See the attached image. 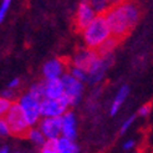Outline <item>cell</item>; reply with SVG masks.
I'll list each match as a JSON object with an SVG mask.
<instances>
[{"label":"cell","mask_w":153,"mask_h":153,"mask_svg":"<svg viewBox=\"0 0 153 153\" xmlns=\"http://www.w3.org/2000/svg\"><path fill=\"white\" fill-rule=\"evenodd\" d=\"M82 40L88 49L97 50L111 36V30L103 16V14H97L90 24L81 30Z\"/></svg>","instance_id":"2"},{"label":"cell","mask_w":153,"mask_h":153,"mask_svg":"<svg viewBox=\"0 0 153 153\" xmlns=\"http://www.w3.org/2000/svg\"><path fill=\"white\" fill-rule=\"evenodd\" d=\"M121 41L117 39V37H114V36H110L108 39H107L100 48H98L96 51L98 53V56H103V55H110V53H113L114 50H116V48L118 46V44Z\"/></svg>","instance_id":"15"},{"label":"cell","mask_w":153,"mask_h":153,"mask_svg":"<svg viewBox=\"0 0 153 153\" xmlns=\"http://www.w3.org/2000/svg\"><path fill=\"white\" fill-rule=\"evenodd\" d=\"M67 102L61 98H44L40 102L41 117H61L68 110Z\"/></svg>","instance_id":"7"},{"label":"cell","mask_w":153,"mask_h":153,"mask_svg":"<svg viewBox=\"0 0 153 153\" xmlns=\"http://www.w3.org/2000/svg\"><path fill=\"white\" fill-rule=\"evenodd\" d=\"M57 153H79L77 151H61V152H57Z\"/></svg>","instance_id":"32"},{"label":"cell","mask_w":153,"mask_h":153,"mask_svg":"<svg viewBox=\"0 0 153 153\" xmlns=\"http://www.w3.org/2000/svg\"><path fill=\"white\" fill-rule=\"evenodd\" d=\"M134 144L136 142L133 140H127L126 142H123V146H122V148H123L125 151H131L134 148Z\"/></svg>","instance_id":"28"},{"label":"cell","mask_w":153,"mask_h":153,"mask_svg":"<svg viewBox=\"0 0 153 153\" xmlns=\"http://www.w3.org/2000/svg\"><path fill=\"white\" fill-rule=\"evenodd\" d=\"M86 1L91 5L96 14H103L110 7L107 0H86Z\"/></svg>","instance_id":"19"},{"label":"cell","mask_w":153,"mask_h":153,"mask_svg":"<svg viewBox=\"0 0 153 153\" xmlns=\"http://www.w3.org/2000/svg\"><path fill=\"white\" fill-rule=\"evenodd\" d=\"M13 103V101L7 100V98L0 96V117H4V114L6 113V111L9 110L10 105Z\"/></svg>","instance_id":"23"},{"label":"cell","mask_w":153,"mask_h":153,"mask_svg":"<svg viewBox=\"0 0 153 153\" xmlns=\"http://www.w3.org/2000/svg\"><path fill=\"white\" fill-rule=\"evenodd\" d=\"M122 1H123V0H107V3H108L110 6L116 5V4H120V3H122Z\"/></svg>","instance_id":"30"},{"label":"cell","mask_w":153,"mask_h":153,"mask_svg":"<svg viewBox=\"0 0 153 153\" xmlns=\"http://www.w3.org/2000/svg\"><path fill=\"white\" fill-rule=\"evenodd\" d=\"M64 94L62 83L60 79L44 81V96L45 98H61Z\"/></svg>","instance_id":"13"},{"label":"cell","mask_w":153,"mask_h":153,"mask_svg":"<svg viewBox=\"0 0 153 153\" xmlns=\"http://www.w3.org/2000/svg\"><path fill=\"white\" fill-rule=\"evenodd\" d=\"M60 80L64 88L62 97L65 98L67 105L76 106L79 102H81V98L83 95V82L75 79L70 72H64Z\"/></svg>","instance_id":"3"},{"label":"cell","mask_w":153,"mask_h":153,"mask_svg":"<svg viewBox=\"0 0 153 153\" xmlns=\"http://www.w3.org/2000/svg\"><path fill=\"white\" fill-rule=\"evenodd\" d=\"M11 3H13V0H1V3H0V24L5 20L7 13H9Z\"/></svg>","instance_id":"22"},{"label":"cell","mask_w":153,"mask_h":153,"mask_svg":"<svg viewBox=\"0 0 153 153\" xmlns=\"http://www.w3.org/2000/svg\"><path fill=\"white\" fill-rule=\"evenodd\" d=\"M25 136L27 137V140L30 142H33L34 144H36V146H41V144L46 141V138L44 137L42 132L37 127H35V126L29 127V129L26 131Z\"/></svg>","instance_id":"16"},{"label":"cell","mask_w":153,"mask_h":153,"mask_svg":"<svg viewBox=\"0 0 153 153\" xmlns=\"http://www.w3.org/2000/svg\"><path fill=\"white\" fill-rule=\"evenodd\" d=\"M40 102L39 100H36L33 96H30L27 92L21 95L18 98V105L20 107V110L24 113V116L27 121L29 126H36L37 122L41 118V112H40Z\"/></svg>","instance_id":"5"},{"label":"cell","mask_w":153,"mask_h":153,"mask_svg":"<svg viewBox=\"0 0 153 153\" xmlns=\"http://www.w3.org/2000/svg\"><path fill=\"white\" fill-rule=\"evenodd\" d=\"M95 10L91 7V5L86 1V0H82V1L79 4L77 9H76L75 13V27L76 30H81L85 29L91 21L94 20V18L96 16Z\"/></svg>","instance_id":"8"},{"label":"cell","mask_w":153,"mask_h":153,"mask_svg":"<svg viewBox=\"0 0 153 153\" xmlns=\"http://www.w3.org/2000/svg\"><path fill=\"white\" fill-rule=\"evenodd\" d=\"M68 72H70L75 79H77L79 81L81 82H86V77H87V72L85 70H82V68L80 67H76V66H71L70 70H68Z\"/></svg>","instance_id":"21"},{"label":"cell","mask_w":153,"mask_h":153,"mask_svg":"<svg viewBox=\"0 0 153 153\" xmlns=\"http://www.w3.org/2000/svg\"><path fill=\"white\" fill-rule=\"evenodd\" d=\"M0 118H1V117H0Z\"/></svg>","instance_id":"33"},{"label":"cell","mask_w":153,"mask_h":153,"mask_svg":"<svg viewBox=\"0 0 153 153\" xmlns=\"http://www.w3.org/2000/svg\"><path fill=\"white\" fill-rule=\"evenodd\" d=\"M27 94L30 96H33L34 98H36V100H44L45 96H44V82H35L33 83L31 86H30Z\"/></svg>","instance_id":"18"},{"label":"cell","mask_w":153,"mask_h":153,"mask_svg":"<svg viewBox=\"0 0 153 153\" xmlns=\"http://www.w3.org/2000/svg\"><path fill=\"white\" fill-rule=\"evenodd\" d=\"M57 143L56 140H46L40 146V153H57Z\"/></svg>","instance_id":"20"},{"label":"cell","mask_w":153,"mask_h":153,"mask_svg":"<svg viewBox=\"0 0 153 153\" xmlns=\"http://www.w3.org/2000/svg\"><path fill=\"white\" fill-rule=\"evenodd\" d=\"M4 120L9 125L10 133L14 136H25L26 131L29 129V123L24 116V113L20 110V107L16 102H13L9 107V110L4 114Z\"/></svg>","instance_id":"4"},{"label":"cell","mask_w":153,"mask_h":153,"mask_svg":"<svg viewBox=\"0 0 153 153\" xmlns=\"http://www.w3.org/2000/svg\"><path fill=\"white\" fill-rule=\"evenodd\" d=\"M19 85H20V79H19V77H14V79L9 82V85H7V87L15 90V88H18V87H19Z\"/></svg>","instance_id":"29"},{"label":"cell","mask_w":153,"mask_h":153,"mask_svg":"<svg viewBox=\"0 0 153 153\" xmlns=\"http://www.w3.org/2000/svg\"><path fill=\"white\" fill-rule=\"evenodd\" d=\"M56 143H57L59 152H61V151H77L79 152V147H77V144L75 143V140L60 136L56 138Z\"/></svg>","instance_id":"17"},{"label":"cell","mask_w":153,"mask_h":153,"mask_svg":"<svg viewBox=\"0 0 153 153\" xmlns=\"http://www.w3.org/2000/svg\"><path fill=\"white\" fill-rule=\"evenodd\" d=\"M0 153H9V148H7V147L0 148Z\"/></svg>","instance_id":"31"},{"label":"cell","mask_w":153,"mask_h":153,"mask_svg":"<svg viewBox=\"0 0 153 153\" xmlns=\"http://www.w3.org/2000/svg\"><path fill=\"white\" fill-rule=\"evenodd\" d=\"M37 128L42 132L46 140H56L61 136L60 117H41L37 122Z\"/></svg>","instance_id":"9"},{"label":"cell","mask_w":153,"mask_h":153,"mask_svg":"<svg viewBox=\"0 0 153 153\" xmlns=\"http://www.w3.org/2000/svg\"><path fill=\"white\" fill-rule=\"evenodd\" d=\"M60 122H61V136L75 140L76 136H77V118H76V114L67 110L60 117Z\"/></svg>","instance_id":"12"},{"label":"cell","mask_w":153,"mask_h":153,"mask_svg":"<svg viewBox=\"0 0 153 153\" xmlns=\"http://www.w3.org/2000/svg\"><path fill=\"white\" fill-rule=\"evenodd\" d=\"M129 95V87L127 85H123L121 86L118 92L116 94V96H114L113 101L111 103V107H110V114L111 116H116L117 112L121 110L122 105H123V102L126 101V98L128 97Z\"/></svg>","instance_id":"14"},{"label":"cell","mask_w":153,"mask_h":153,"mask_svg":"<svg viewBox=\"0 0 153 153\" xmlns=\"http://www.w3.org/2000/svg\"><path fill=\"white\" fill-rule=\"evenodd\" d=\"M151 111H152V105L151 103H146V105H143L140 107V110H138V116L141 117H147L151 114Z\"/></svg>","instance_id":"26"},{"label":"cell","mask_w":153,"mask_h":153,"mask_svg":"<svg viewBox=\"0 0 153 153\" xmlns=\"http://www.w3.org/2000/svg\"><path fill=\"white\" fill-rule=\"evenodd\" d=\"M10 128L9 125L6 123V121L4 120V117L0 118V137H7L10 136Z\"/></svg>","instance_id":"25"},{"label":"cell","mask_w":153,"mask_h":153,"mask_svg":"<svg viewBox=\"0 0 153 153\" xmlns=\"http://www.w3.org/2000/svg\"><path fill=\"white\" fill-rule=\"evenodd\" d=\"M134 120H136V116H129L128 118H126L123 122H122L121 128H120V132H121V133H126L128 129L131 128V126L133 125Z\"/></svg>","instance_id":"24"},{"label":"cell","mask_w":153,"mask_h":153,"mask_svg":"<svg viewBox=\"0 0 153 153\" xmlns=\"http://www.w3.org/2000/svg\"><path fill=\"white\" fill-rule=\"evenodd\" d=\"M98 57V53L94 49H88V48H82L80 50L76 51V53L72 56L71 60V66L80 67L82 70L87 71L90 66L94 64V61Z\"/></svg>","instance_id":"10"},{"label":"cell","mask_w":153,"mask_h":153,"mask_svg":"<svg viewBox=\"0 0 153 153\" xmlns=\"http://www.w3.org/2000/svg\"><path fill=\"white\" fill-rule=\"evenodd\" d=\"M108 24L111 35L121 41L131 34L141 19V9L133 0H123L122 3L112 5L103 13Z\"/></svg>","instance_id":"1"},{"label":"cell","mask_w":153,"mask_h":153,"mask_svg":"<svg viewBox=\"0 0 153 153\" xmlns=\"http://www.w3.org/2000/svg\"><path fill=\"white\" fill-rule=\"evenodd\" d=\"M64 72H66V64L61 59H51L42 66V75L45 80L60 79Z\"/></svg>","instance_id":"11"},{"label":"cell","mask_w":153,"mask_h":153,"mask_svg":"<svg viewBox=\"0 0 153 153\" xmlns=\"http://www.w3.org/2000/svg\"><path fill=\"white\" fill-rule=\"evenodd\" d=\"M0 96H3V97H5V98H7V100L13 101V98L15 97V90L7 87L6 90H4V91H3L1 95H0Z\"/></svg>","instance_id":"27"},{"label":"cell","mask_w":153,"mask_h":153,"mask_svg":"<svg viewBox=\"0 0 153 153\" xmlns=\"http://www.w3.org/2000/svg\"><path fill=\"white\" fill-rule=\"evenodd\" d=\"M114 61V56L113 53L110 55H103V56H98L94 64L90 66V68L86 71L87 72V77H86V82H88L90 85H96V83L101 82L105 77V75L107 72V70L112 66Z\"/></svg>","instance_id":"6"}]
</instances>
